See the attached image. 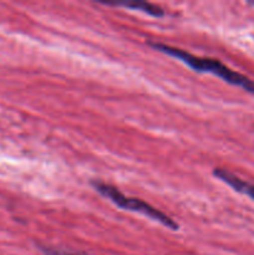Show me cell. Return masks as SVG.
<instances>
[{
  "label": "cell",
  "mask_w": 254,
  "mask_h": 255,
  "mask_svg": "<svg viewBox=\"0 0 254 255\" xmlns=\"http://www.w3.org/2000/svg\"><path fill=\"white\" fill-rule=\"evenodd\" d=\"M147 44L151 47H153L154 50H157V51L163 52V54L169 55V56L184 62V64L188 65L191 69H193L194 71L213 74L216 75V76L221 77L222 80H224V81L228 82V84L242 87V89L246 90L247 92H251V94L254 95L253 80L244 76V75L239 74V72L233 71V70L229 69L228 66H226V65H224L223 62L219 61V60L194 56V55L189 54V52H186L184 50L177 49V47L169 46V45L166 44H161V42L147 41Z\"/></svg>",
  "instance_id": "6da1fadb"
},
{
  "label": "cell",
  "mask_w": 254,
  "mask_h": 255,
  "mask_svg": "<svg viewBox=\"0 0 254 255\" xmlns=\"http://www.w3.org/2000/svg\"><path fill=\"white\" fill-rule=\"evenodd\" d=\"M91 186L99 192L101 196H104L105 198L110 199L114 204H116L119 208L126 209V211H132V212H138V213L143 214V216L149 217L153 221L158 222L162 226L167 227L171 231H178L179 224L176 221L171 218L169 216H167L166 213L161 212L159 209L154 208L153 206L148 204L147 202L141 201V199L137 198H129L126 197L125 194H122L116 187L111 186V184L104 183L101 181H97L94 179L91 181Z\"/></svg>",
  "instance_id": "7a4b0ae2"
},
{
  "label": "cell",
  "mask_w": 254,
  "mask_h": 255,
  "mask_svg": "<svg viewBox=\"0 0 254 255\" xmlns=\"http://www.w3.org/2000/svg\"><path fill=\"white\" fill-rule=\"evenodd\" d=\"M213 176L216 178H218L219 181L224 182L226 184H228L229 187L234 189L238 193L244 194V196H248L249 198L254 199V184L248 183V182L243 181L239 177L234 176L233 173L228 172L227 169L223 168H216L213 171Z\"/></svg>",
  "instance_id": "3957f363"
},
{
  "label": "cell",
  "mask_w": 254,
  "mask_h": 255,
  "mask_svg": "<svg viewBox=\"0 0 254 255\" xmlns=\"http://www.w3.org/2000/svg\"><path fill=\"white\" fill-rule=\"evenodd\" d=\"M105 5H114V6H124L128 7L132 10H139L146 14L151 15L153 17H162L164 16V10L158 5H154L152 2L147 1H129V2H102Z\"/></svg>",
  "instance_id": "277c9868"
},
{
  "label": "cell",
  "mask_w": 254,
  "mask_h": 255,
  "mask_svg": "<svg viewBox=\"0 0 254 255\" xmlns=\"http://www.w3.org/2000/svg\"><path fill=\"white\" fill-rule=\"evenodd\" d=\"M42 252H44L46 255H76V254H69V253H61V252H57V251H51V249H47V248H42Z\"/></svg>",
  "instance_id": "5b68a950"
},
{
  "label": "cell",
  "mask_w": 254,
  "mask_h": 255,
  "mask_svg": "<svg viewBox=\"0 0 254 255\" xmlns=\"http://www.w3.org/2000/svg\"><path fill=\"white\" fill-rule=\"evenodd\" d=\"M253 5H254V2H253Z\"/></svg>",
  "instance_id": "8992f818"
}]
</instances>
